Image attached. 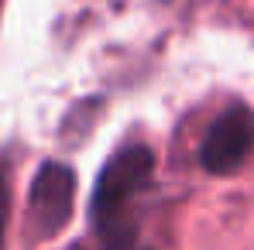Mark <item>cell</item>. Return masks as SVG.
Returning a JSON list of instances; mask_svg holds the SVG:
<instances>
[{
    "label": "cell",
    "mask_w": 254,
    "mask_h": 250,
    "mask_svg": "<svg viewBox=\"0 0 254 250\" xmlns=\"http://www.w3.org/2000/svg\"><path fill=\"white\" fill-rule=\"evenodd\" d=\"M254 151V110L248 103H230L210 124L199 144V165L210 175H234Z\"/></svg>",
    "instance_id": "obj_3"
},
{
    "label": "cell",
    "mask_w": 254,
    "mask_h": 250,
    "mask_svg": "<svg viewBox=\"0 0 254 250\" xmlns=\"http://www.w3.org/2000/svg\"><path fill=\"white\" fill-rule=\"evenodd\" d=\"M76 209V171L62 161H45L28 189V237L52 240L65 230Z\"/></svg>",
    "instance_id": "obj_2"
},
{
    "label": "cell",
    "mask_w": 254,
    "mask_h": 250,
    "mask_svg": "<svg viewBox=\"0 0 254 250\" xmlns=\"http://www.w3.org/2000/svg\"><path fill=\"white\" fill-rule=\"evenodd\" d=\"M96 233H100L103 250H148V247H141L137 223L130 219V212L114 216V219H107V223H100V226H96Z\"/></svg>",
    "instance_id": "obj_4"
},
{
    "label": "cell",
    "mask_w": 254,
    "mask_h": 250,
    "mask_svg": "<svg viewBox=\"0 0 254 250\" xmlns=\"http://www.w3.org/2000/svg\"><path fill=\"white\" fill-rule=\"evenodd\" d=\"M65 250H86V247H83V244H72V247H65Z\"/></svg>",
    "instance_id": "obj_6"
},
{
    "label": "cell",
    "mask_w": 254,
    "mask_h": 250,
    "mask_svg": "<svg viewBox=\"0 0 254 250\" xmlns=\"http://www.w3.org/2000/svg\"><path fill=\"white\" fill-rule=\"evenodd\" d=\"M7 216H10V185H7V171L0 168V250H3V230H7Z\"/></svg>",
    "instance_id": "obj_5"
},
{
    "label": "cell",
    "mask_w": 254,
    "mask_h": 250,
    "mask_svg": "<svg viewBox=\"0 0 254 250\" xmlns=\"http://www.w3.org/2000/svg\"><path fill=\"white\" fill-rule=\"evenodd\" d=\"M151 178H155V154L148 144H124L117 154H110L96 175L93 199H89L93 230L114 216L130 212L134 199L151 185Z\"/></svg>",
    "instance_id": "obj_1"
}]
</instances>
